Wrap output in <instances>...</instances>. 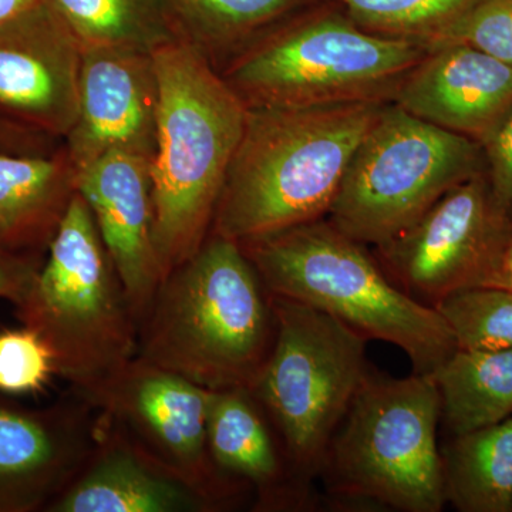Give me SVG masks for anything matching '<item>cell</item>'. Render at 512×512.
Returning <instances> with one entry per match:
<instances>
[{
  "mask_svg": "<svg viewBox=\"0 0 512 512\" xmlns=\"http://www.w3.org/2000/svg\"><path fill=\"white\" fill-rule=\"evenodd\" d=\"M382 101L248 107L211 234L244 242L328 215Z\"/></svg>",
  "mask_w": 512,
  "mask_h": 512,
  "instance_id": "1",
  "label": "cell"
},
{
  "mask_svg": "<svg viewBox=\"0 0 512 512\" xmlns=\"http://www.w3.org/2000/svg\"><path fill=\"white\" fill-rule=\"evenodd\" d=\"M274 339L254 265L237 241L210 234L164 276L138 323L136 357L204 389H251Z\"/></svg>",
  "mask_w": 512,
  "mask_h": 512,
  "instance_id": "2",
  "label": "cell"
},
{
  "mask_svg": "<svg viewBox=\"0 0 512 512\" xmlns=\"http://www.w3.org/2000/svg\"><path fill=\"white\" fill-rule=\"evenodd\" d=\"M154 245L163 278L211 234L248 106L187 37L157 47Z\"/></svg>",
  "mask_w": 512,
  "mask_h": 512,
  "instance_id": "3",
  "label": "cell"
},
{
  "mask_svg": "<svg viewBox=\"0 0 512 512\" xmlns=\"http://www.w3.org/2000/svg\"><path fill=\"white\" fill-rule=\"evenodd\" d=\"M238 244L271 295L306 303L367 340L402 349L416 375L436 372L458 349L437 309L400 289L363 244L329 220Z\"/></svg>",
  "mask_w": 512,
  "mask_h": 512,
  "instance_id": "4",
  "label": "cell"
},
{
  "mask_svg": "<svg viewBox=\"0 0 512 512\" xmlns=\"http://www.w3.org/2000/svg\"><path fill=\"white\" fill-rule=\"evenodd\" d=\"M15 315L45 340L57 375L83 399L136 357V315L79 192Z\"/></svg>",
  "mask_w": 512,
  "mask_h": 512,
  "instance_id": "5",
  "label": "cell"
},
{
  "mask_svg": "<svg viewBox=\"0 0 512 512\" xmlns=\"http://www.w3.org/2000/svg\"><path fill=\"white\" fill-rule=\"evenodd\" d=\"M440 397L429 375L370 370L340 423L319 478L335 500L403 512L447 504L437 446Z\"/></svg>",
  "mask_w": 512,
  "mask_h": 512,
  "instance_id": "6",
  "label": "cell"
},
{
  "mask_svg": "<svg viewBox=\"0 0 512 512\" xmlns=\"http://www.w3.org/2000/svg\"><path fill=\"white\" fill-rule=\"evenodd\" d=\"M271 305L274 346L248 390L271 421L295 476L312 485L369 375V340L306 303L271 295Z\"/></svg>",
  "mask_w": 512,
  "mask_h": 512,
  "instance_id": "7",
  "label": "cell"
},
{
  "mask_svg": "<svg viewBox=\"0 0 512 512\" xmlns=\"http://www.w3.org/2000/svg\"><path fill=\"white\" fill-rule=\"evenodd\" d=\"M487 173L484 147L383 106L350 158L329 221L360 244L399 237L448 191Z\"/></svg>",
  "mask_w": 512,
  "mask_h": 512,
  "instance_id": "8",
  "label": "cell"
},
{
  "mask_svg": "<svg viewBox=\"0 0 512 512\" xmlns=\"http://www.w3.org/2000/svg\"><path fill=\"white\" fill-rule=\"evenodd\" d=\"M429 50L417 40L323 16L262 40L235 60L224 79L248 107L382 101Z\"/></svg>",
  "mask_w": 512,
  "mask_h": 512,
  "instance_id": "9",
  "label": "cell"
},
{
  "mask_svg": "<svg viewBox=\"0 0 512 512\" xmlns=\"http://www.w3.org/2000/svg\"><path fill=\"white\" fill-rule=\"evenodd\" d=\"M210 390L134 357L87 402L154 463L190 485L214 512L239 507L251 491L224 476L208 447Z\"/></svg>",
  "mask_w": 512,
  "mask_h": 512,
  "instance_id": "10",
  "label": "cell"
},
{
  "mask_svg": "<svg viewBox=\"0 0 512 512\" xmlns=\"http://www.w3.org/2000/svg\"><path fill=\"white\" fill-rule=\"evenodd\" d=\"M511 221L495 200L487 173L478 174L377 247L380 265L400 289L434 306L451 293L481 285Z\"/></svg>",
  "mask_w": 512,
  "mask_h": 512,
  "instance_id": "11",
  "label": "cell"
},
{
  "mask_svg": "<svg viewBox=\"0 0 512 512\" xmlns=\"http://www.w3.org/2000/svg\"><path fill=\"white\" fill-rule=\"evenodd\" d=\"M99 410L70 390L43 409L0 393V512H45L86 464Z\"/></svg>",
  "mask_w": 512,
  "mask_h": 512,
  "instance_id": "12",
  "label": "cell"
},
{
  "mask_svg": "<svg viewBox=\"0 0 512 512\" xmlns=\"http://www.w3.org/2000/svg\"><path fill=\"white\" fill-rule=\"evenodd\" d=\"M158 86L153 53L120 47L82 49L79 109L67 134L74 170L113 151L153 158Z\"/></svg>",
  "mask_w": 512,
  "mask_h": 512,
  "instance_id": "13",
  "label": "cell"
},
{
  "mask_svg": "<svg viewBox=\"0 0 512 512\" xmlns=\"http://www.w3.org/2000/svg\"><path fill=\"white\" fill-rule=\"evenodd\" d=\"M151 161L133 151H113L76 173L77 192L92 211L137 323L163 281L154 245Z\"/></svg>",
  "mask_w": 512,
  "mask_h": 512,
  "instance_id": "14",
  "label": "cell"
},
{
  "mask_svg": "<svg viewBox=\"0 0 512 512\" xmlns=\"http://www.w3.org/2000/svg\"><path fill=\"white\" fill-rule=\"evenodd\" d=\"M396 104L485 146L512 113V66L467 45L433 47L404 77Z\"/></svg>",
  "mask_w": 512,
  "mask_h": 512,
  "instance_id": "15",
  "label": "cell"
},
{
  "mask_svg": "<svg viewBox=\"0 0 512 512\" xmlns=\"http://www.w3.org/2000/svg\"><path fill=\"white\" fill-rule=\"evenodd\" d=\"M45 512H214L190 485L154 463L99 412L86 464Z\"/></svg>",
  "mask_w": 512,
  "mask_h": 512,
  "instance_id": "16",
  "label": "cell"
},
{
  "mask_svg": "<svg viewBox=\"0 0 512 512\" xmlns=\"http://www.w3.org/2000/svg\"><path fill=\"white\" fill-rule=\"evenodd\" d=\"M82 47L60 16L0 39V107L66 137L79 109Z\"/></svg>",
  "mask_w": 512,
  "mask_h": 512,
  "instance_id": "17",
  "label": "cell"
},
{
  "mask_svg": "<svg viewBox=\"0 0 512 512\" xmlns=\"http://www.w3.org/2000/svg\"><path fill=\"white\" fill-rule=\"evenodd\" d=\"M207 430L215 466L255 494V511H298L312 504L311 485L293 473L271 421L248 389L210 390Z\"/></svg>",
  "mask_w": 512,
  "mask_h": 512,
  "instance_id": "18",
  "label": "cell"
},
{
  "mask_svg": "<svg viewBox=\"0 0 512 512\" xmlns=\"http://www.w3.org/2000/svg\"><path fill=\"white\" fill-rule=\"evenodd\" d=\"M76 192L69 158L0 150V248L42 258Z\"/></svg>",
  "mask_w": 512,
  "mask_h": 512,
  "instance_id": "19",
  "label": "cell"
},
{
  "mask_svg": "<svg viewBox=\"0 0 512 512\" xmlns=\"http://www.w3.org/2000/svg\"><path fill=\"white\" fill-rule=\"evenodd\" d=\"M440 397V421L451 436L512 416V349H457L429 375Z\"/></svg>",
  "mask_w": 512,
  "mask_h": 512,
  "instance_id": "20",
  "label": "cell"
},
{
  "mask_svg": "<svg viewBox=\"0 0 512 512\" xmlns=\"http://www.w3.org/2000/svg\"><path fill=\"white\" fill-rule=\"evenodd\" d=\"M440 454L447 503L461 512H512V416L451 436Z\"/></svg>",
  "mask_w": 512,
  "mask_h": 512,
  "instance_id": "21",
  "label": "cell"
},
{
  "mask_svg": "<svg viewBox=\"0 0 512 512\" xmlns=\"http://www.w3.org/2000/svg\"><path fill=\"white\" fill-rule=\"evenodd\" d=\"M82 49L120 47L153 53L185 37L173 0H52Z\"/></svg>",
  "mask_w": 512,
  "mask_h": 512,
  "instance_id": "22",
  "label": "cell"
},
{
  "mask_svg": "<svg viewBox=\"0 0 512 512\" xmlns=\"http://www.w3.org/2000/svg\"><path fill=\"white\" fill-rule=\"evenodd\" d=\"M303 0H173L185 37L202 52L238 45Z\"/></svg>",
  "mask_w": 512,
  "mask_h": 512,
  "instance_id": "23",
  "label": "cell"
},
{
  "mask_svg": "<svg viewBox=\"0 0 512 512\" xmlns=\"http://www.w3.org/2000/svg\"><path fill=\"white\" fill-rule=\"evenodd\" d=\"M360 28L429 49L483 0H339Z\"/></svg>",
  "mask_w": 512,
  "mask_h": 512,
  "instance_id": "24",
  "label": "cell"
},
{
  "mask_svg": "<svg viewBox=\"0 0 512 512\" xmlns=\"http://www.w3.org/2000/svg\"><path fill=\"white\" fill-rule=\"evenodd\" d=\"M453 332L457 348L512 349V289L473 286L434 305Z\"/></svg>",
  "mask_w": 512,
  "mask_h": 512,
  "instance_id": "25",
  "label": "cell"
},
{
  "mask_svg": "<svg viewBox=\"0 0 512 512\" xmlns=\"http://www.w3.org/2000/svg\"><path fill=\"white\" fill-rule=\"evenodd\" d=\"M57 375L52 350L30 328L0 332V393L29 396L46 389Z\"/></svg>",
  "mask_w": 512,
  "mask_h": 512,
  "instance_id": "26",
  "label": "cell"
},
{
  "mask_svg": "<svg viewBox=\"0 0 512 512\" xmlns=\"http://www.w3.org/2000/svg\"><path fill=\"white\" fill-rule=\"evenodd\" d=\"M467 45L512 66V0H483L436 45Z\"/></svg>",
  "mask_w": 512,
  "mask_h": 512,
  "instance_id": "27",
  "label": "cell"
},
{
  "mask_svg": "<svg viewBox=\"0 0 512 512\" xmlns=\"http://www.w3.org/2000/svg\"><path fill=\"white\" fill-rule=\"evenodd\" d=\"M487 175L495 200L512 218V113L484 146Z\"/></svg>",
  "mask_w": 512,
  "mask_h": 512,
  "instance_id": "28",
  "label": "cell"
},
{
  "mask_svg": "<svg viewBox=\"0 0 512 512\" xmlns=\"http://www.w3.org/2000/svg\"><path fill=\"white\" fill-rule=\"evenodd\" d=\"M43 258L0 252V299L18 305L35 281Z\"/></svg>",
  "mask_w": 512,
  "mask_h": 512,
  "instance_id": "29",
  "label": "cell"
},
{
  "mask_svg": "<svg viewBox=\"0 0 512 512\" xmlns=\"http://www.w3.org/2000/svg\"><path fill=\"white\" fill-rule=\"evenodd\" d=\"M56 16L52 0H0V39Z\"/></svg>",
  "mask_w": 512,
  "mask_h": 512,
  "instance_id": "30",
  "label": "cell"
},
{
  "mask_svg": "<svg viewBox=\"0 0 512 512\" xmlns=\"http://www.w3.org/2000/svg\"><path fill=\"white\" fill-rule=\"evenodd\" d=\"M480 286H497V288L512 289V221L500 251L495 256L493 265L488 269Z\"/></svg>",
  "mask_w": 512,
  "mask_h": 512,
  "instance_id": "31",
  "label": "cell"
},
{
  "mask_svg": "<svg viewBox=\"0 0 512 512\" xmlns=\"http://www.w3.org/2000/svg\"><path fill=\"white\" fill-rule=\"evenodd\" d=\"M26 144V137L18 127L0 120V150L16 151Z\"/></svg>",
  "mask_w": 512,
  "mask_h": 512,
  "instance_id": "32",
  "label": "cell"
},
{
  "mask_svg": "<svg viewBox=\"0 0 512 512\" xmlns=\"http://www.w3.org/2000/svg\"><path fill=\"white\" fill-rule=\"evenodd\" d=\"M2 251H5V249H3V248H0V252H2Z\"/></svg>",
  "mask_w": 512,
  "mask_h": 512,
  "instance_id": "33",
  "label": "cell"
}]
</instances>
